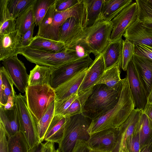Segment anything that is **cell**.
Segmentation results:
<instances>
[{
    "instance_id": "19",
    "label": "cell",
    "mask_w": 152,
    "mask_h": 152,
    "mask_svg": "<svg viewBox=\"0 0 152 152\" xmlns=\"http://www.w3.org/2000/svg\"><path fill=\"white\" fill-rule=\"evenodd\" d=\"M123 39L110 41L102 53L105 70L115 66H121Z\"/></svg>"
},
{
    "instance_id": "8",
    "label": "cell",
    "mask_w": 152,
    "mask_h": 152,
    "mask_svg": "<svg viewBox=\"0 0 152 152\" xmlns=\"http://www.w3.org/2000/svg\"><path fill=\"white\" fill-rule=\"evenodd\" d=\"M93 61L89 54L85 53L79 59L54 69L50 86L55 90L80 72L88 68Z\"/></svg>"
},
{
    "instance_id": "55",
    "label": "cell",
    "mask_w": 152,
    "mask_h": 152,
    "mask_svg": "<svg viewBox=\"0 0 152 152\" xmlns=\"http://www.w3.org/2000/svg\"><path fill=\"white\" fill-rule=\"evenodd\" d=\"M89 152H102L97 151H95V150H92L90 149V150H89Z\"/></svg>"
},
{
    "instance_id": "56",
    "label": "cell",
    "mask_w": 152,
    "mask_h": 152,
    "mask_svg": "<svg viewBox=\"0 0 152 152\" xmlns=\"http://www.w3.org/2000/svg\"><path fill=\"white\" fill-rule=\"evenodd\" d=\"M54 152H61L60 150H59L58 148L56 150L55 149H54Z\"/></svg>"
},
{
    "instance_id": "53",
    "label": "cell",
    "mask_w": 152,
    "mask_h": 152,
    "mask_svg": "<svg viewBox=\"0 0 152 152\" xmlns=\"http://www.w3.org/2000/svg\"><path fill=\"white\" fill-rule=\"evenodd\" d=\"M119 147L118 144L112 152H119Z\"/></svg>"
},
{
    "instance_id": "49",
    "label": "cell",
    "mask_w": 152,
    "mask_h": 152,
    "mask_svg": "<svg viewBox=\"0 0 152 152\" xmlns=\"http://www.w3.org/2000/svg\"><path fill=\"white\" fill-rule=\"evenodd\" d=\"M142 111L152 121V104L147 103Z\"/></svg>"
},
{
    "instance_id": "4",
    "label": "cell",
    "mask_w": 152,
    "mask_h": 152,
    "mask_svg": "<svg viewBox=\"0 0 152 152\" xmlns=\"http://www.w3.org/2000/svg\"><path fill=\"white\" fill-rule=\"evenodd\" d=\"M19 54L30 62L54 69L76 60L81 56L79 55L76 49L70 48H65L60 52L54 53L28 47H21Z\"/></svg>"
},
{
    "instance_id": "15",
    "label": "cell",
    "mask_w": 152,
    "mask_h": 152,
    "mask_svg": "<svg viewBox=\"0 0 152 152\" xmlns=\"http://www.w3.org/2000/svg\"><path fill=\"white\" fill-rule=\"evenodd\" d=\"M22 47L21 35L17 30L0 35V61L17 55Z\"/></svg>"
},
{
    "instance_id": "45",
    "label": "cell",
    "mask_w": 152,
    "mask_h": 152,
    "mask_svg": "<svg viewBox=\"0 0 152 152\" xmlns=\"http://www.w3.org/2000/svg\"><path fill=\"white\" fill-rule=\"evenodd\" d=\"M7 137L4 127L0 122V152H9Z\"/></svg>"
},
{
    "instance_id": "37",
    "label": "cell",
    "mask_w": 152,
    "mask_h": 152,
    "mask_svg": "<svg viewBox=\"0 0 152 152\" xmlns=\"http://www.w3.org/2000/svg\"><path fill=\"white\" fill-rule=\"evenodd\" d=\"M56 0H36L33 6L35 24L39 26Z\"/></svg>"
},
{
    "instance_id": "26",
    "label": "cell",
    "mask_w": 152,
    "mask_h": 152,
    "mask_svg": "<svg viewBox=\"0 0 152 152\" xmlns=\"http://www.w3.org/2000/svg\"><path fill=\"white\" fill-rule=\"evenodd\" d=\"M53 69L47 66L36 65L30 71L29 75L28 86L50 85Z\"/></svg>"
},
{
    "instance_id": "51",
    "label": "cell",
    "mask_w": 152,
    "mask_h": 152,
    "mask_svg": "<svg viewBox=\"0 0 152 152\" xmlns=\"http://www.w3.org/2000/svg\"><path fill=\"white\" fill-rule=\"evenodd\" d=\"M44 152H54L55 149L54 143L46 142Z\"/></svg>"
},
{
    "instance_id": "21",
    "label": "cell",
    "mask_w": 152,
    "mask_h": 152,
    "mask_svg": "<svg viewBox=\"0 0 152 152\" xmlns=\"http://www.w3.org/2000/svg\"><path fill=\"white\" fill-rule=\"evenodd\" d=\"M88 68L80 72L55 90L56 101L63 100L77 93L87 72Z\"/></svg>"
},
{
    "instance_id": "27",
    "label": "cell",
    "mask_w": 152,
    "mask_h": 152,
    "mask_svg": "<svg viewBox=\"0 0 152 152\" xmlns=\"http://www.w3.org/2000/svg\"><path fill=\"white\" fill-rule=\"evenodd\" d=\"M28 47L46 51L58 53L65 49V44L39 36L34 37Z\"/></svg>"
},
{
    "instance_id": "12",
    "label": "cell",
    "mask_w": 152,
    "mask_h": 152,
    "mask_svg": "<svg viewBox=\"0 0 152 152\" xmlns=\"http://www.w3.org/2000/svg\"><path fill=\"white\" fill-rule=\"evenodd\" d=\"M127 77L135 107L144 110L147 102V96L143 84L131 60L127 69Z\"/></svg>"
},
{
    "instance_id": "7",
    "label": "cell",
    "mask_w": 152,
    "mask_h": 152,
    "mask_svg": "<svg viewBox=\"0 0 152 152\" xmlns=\"http://www.w3.org/2000/svg\"><path fill=\"white\" fill-rule=\"evenodd\" d=\"M15 104L18 115L20 131L23 134L29 149L40 142L36 121L28 108L26 98L20 93L16 95Z\"/></svg>"
},
{
    "instance_id": "5",
    "label": "cell",
    "mask_w": 152,
    "mask_h": 152,
    "mask_svg": "<svg viewBox=\"0 0 152 152\" xmlns=\"http://www.w3.org/2000/svg\"><path fill=\"white\" fill-rule=\"evenodd\" d=\"M66 117L64 134L58 144L61 152H72L77 140L86 142L90 137L88 131L92 119L82 113Z\"/></svg>"
},
{
    "instance_id": "39",
    "label": "cell",
    "mask_w": 152,
    "mask_h": 152,
    "mask_svg": "<svg viewBox=\"0 0 152 152\" xmlns=\"http://www.w3.org/2000/svg\"><path fill=\"white\" fill-rule=\"evenodd\" d=\"M134 43L125 39L123 40L121 67L124 71L126 70L128 65L134 55Z\"/></svg>"
},
{
    "instance_id": "28",
    "label": "cell",
    "mask_w": 152,
    "mask_h": 152,
    "mask_svg": "<svg viewBox=\"0 0 152 152\" xmlns=\"http://www.w3.org/2000/svg\"><path fill=\"white\" fill-rule=\"evenodd\" d=\"M8 0H0V35L16 30V20L11 15L7 7Z\"/></svg>"
},
{
    "instance_id": "14",
    "label": "cell",
    "mask_w": 152,
    "mask_h": 152,
    "mask_svg": "<svg viewBox=\"0 0 152 152\" xmlns=\"http://www.w3.org/2000/svg\"><path fill=\"white\" fill-rule=\"evenodd\" d=\"M105 70L102 53L95 56L88 67L87 72L77 91L78 96L91 89L96 85Z\"/></svg>"
},
{
    "instance_id": "46",
    "label": "cell",
    "mask_w": 152,
    "mask_h": 152,
    "mask_svg": "<svg viewBox=\"0 0 152 152\" xmlns=\"http://www.w3.org/2000/svg\"><path fill=\"white\" fill-rule=\"evenodd\" d=\"M35 24H33L28 31L21 35L22 47H28L33 38V35Z\"/></svg>"
},
{
    "instance_id": "23",
    "label": "cell",
    "mask_w": 152,
    "mask_h": 152,
    "mask_svg": "<svg viewBox=\"0 0 152 152\" xmlns=\"http://www.w3.org/2000/svg\"><path fill=\"white\" fill-rule=\"evenodd\" d=\"M0 122L3 124L7 137L20 131L19 118L15 104L12 108L8 109L0 106Z\"/></svg>"
},
{
    "instance_id": "3",
    "label": "cell",
    "mask_w": 152,
    "mask_h": 152,
    "mask_svg": "<svg viewBox=\"0 0 152 152\" xmlns=\"http://www.w3.org/2000/svg\"><path fill=\"white\" fill-rule=\"evenodd\" d=\"M123 85L110 88L104 84L95 85L84 106L82 114L92 120L113 108L119 100Z\"/></svg>"
},
{
    "instance_id": "54",
    "label": "cell",
    "mask_w": 152,
    "mask_h": 152,
    "mask_svg": "<svg viewBox=\"0 0 152 152\" xmlns=\"http://www.w3.org/2000/svg\"><path fill=\"white\" fill-rule=\"evenodd\" d=\"M119 152H129V151L125 149H122L119 150Z\"/></svg>"
},
{
    "instance_id": "24",
    "label": "cell",
    "mask_w": 152,
    "mask_h": 152,
    "mask_svg": "<svg viewBox=\"0 0 152 152\" xmlns=\"http://www.w3.org/2000/svg\"><path fill=\"white\" fill-rule=\"evenodd\" d=\"M67 117L54 115L47 131L44 140L46 142L58 144L63 137Z\"/></svg>"
},
{
    "instance_id": "57",
    "label": "cell",
    "mask_w": 152,
    "mask_h": 152,
    "mask_svg": "<svg viewBox=\"0 0 152 152\" xmlns=\"http://www.w3.org/2000/svg\"><path fill=\"white\" fill-rule=\"evenodd\" d=\"M148 2L152 6V0H148Z\"/></svg>"
},
{
    "instance_id": "38",
    "label": "cell",
    "mask_w": 152,
    "mask_h": 152,
    "mask_svg": "<svg viewBox=\"0 0 152 152\" xmlns=\"http://www.w3.org/2000/svg\"><path fill=\"white\" fill-rule=\"evenodd\" d=\"M92 89V88L83 94L78 96L66 110L63 116L68 117L82 113L84 106Z\"/></svg>"
},
{
    "instance_id": "17",
    "label": "cell",
    "mask_w": 152,
    "mask_h": 152,
    "mask_svg": "<svg viewBox=\"0 0 152 152\" xmlns=\"http://www.w3.org/2000/svg\"><path fill=\"white\" fill-rule=\"evenodd\" d=\"M142 112L141 110L134 109L127 119L119 127V150L125 149L128 150V145L136 132L137 124Z\"/></svg>"
},
{
    "instance_id": "18",
    "label": "cell",
    "mask_w": 152,
    "mask_h": 152,
    "mask_svg": "<svg viewBox=\"0 0 152 152\" xmlns=\"http://www.w3.org/2000/svg\"><path fill=\"white\" fill-rule=\"evenodd\" d=\"M0 106L11 108L15 104L16 93L12 80L3 66L0 69Z\"/></svg>"
},
{
    "instance_id": "20",
    "label": "cell",
    "mask_w": 152,
    "mask_h": 152,
    "mask_svg": "<svg viewBox=\"0 0 152 152\" xmlns=\"http://www.w3.org/2000/svg\"><path fill=\"white\" fill-rule=\"evenodd\" d=\"M104 0H82L83 11L80 23L82 28L90 27L96 21L101 13Z\"/></svg>"
},
{
    "instance_id": "50",
    "label": "cell",
    "mask_w": 152,
    "mask_h": 152,
    "mask_svg": "<svg viewBox=\"0 0 152 152\" xmlns=\"http://www.w3.org/2000/svg\"><path fill=\"white\" fill-rule=\"evenodd\" d=\"M139 152H152V139L140 148Z\"/></svg>"
},
{
    "instance_id": "44",
    "label": "cell",
    "mask_w": 152,
    "mask_h": 152,
    "mask_svg": "<svg viewBox=\"0 0 152 152\" xmlns=\"http://www.w3.org/2000/svg\"><path fill=\"white\" fill-rule=\"evenodd\" d=\"M129 152H139L140 148L139 136L136 129V132L131 139L127 146Z\"/></svg>"
},
{
    "instance_id": "36",
    "label": "cell",
    "mask_w": 152,
    "mask_h": 152,
    "mask_svg": "<svg viewBox=\"0 0 152 152\" xmlns=\"http://www.w3.org/2000/svg\"><path fill=\"white\" fill-rule=\"evenodd\" d=\"M7 139L9 152H28V145L20 131Z\"/></svg>"
},
{
    "instance_id": "48",
    "label": "cell",
    "mask_w": 152,
    "mask_h": 152,
    "mask_svg": "<svg viewBox=\"0 0 152 152\" xmlns=\"http://www.w3.org/2000/svg\"><path fill=\"white\" fill-rule=\"evenodd\" d=\"M45 146V143H39L29 149L28 152H44Z\"/></svg>"
},
{
    "instance_id": "10",
    "label": "cell",
    "mask_w": 152,
    "mask_h": 152,
    "mask_svg": "<svg viewBox=\"0 0 152 152\" xmlns=\"http://www.w3.org/2000/svg\"><path fill=\"white\" fill-rule=\"evenodd\" d=\"M2 64L15 87L20 92L25 93L28 86L29 75L24 64L16 55L4 60Z\"/></svg>"
},
{
    "instance_id": "32",
    "label": "cell",
    "mask_w": 152,
    "mask_h": 152,
    "mask_svg": "<svg viewBox=\"0 0 152 152\" xmlns=\"http://www.w3.org/2000/svg\"><path fill=\"white\" fill-rule=\"evenodd\" d=\"M137 19L146 26L152 29V6L148 0H136Z\"/></svg>"
},
{
    "instance_id": "25",
    "label": "cell",
    "mask_w": 152,
    "mask_h": 152,
    "mask_svg": "<svg viewBox=\"0 0 152 152\" xmlns=\"http://www.w3.org/2000/svg\"><path fill=\"white\" fill-rule=\"evenodd\" d=\"M132 2V0H104L101 15L105 20L110 21L124 8Z\"/></svg>"
},
{
    "instance_id": "34",
    "label": "cell",
    "mask_w": 152,
    "mask_h": 152,
    "mask_svg": "<svg viewBox=\"0 0 152 152\" xmlns=\"http://www.w3.org/2000/svg\"><path fill=\"white\" fill-rule=\"evenodd\" d=\"M35 1L36 0H8L7 6L11 15L16 20L18 17L32 7Z\"/></svg>"
},
{
    "instance_id": "30",
    "label": "cell",
    "mask_w": 152,
    "mask_h": 152,
    "mask_svg": "<svg viewBox=\"0 0 152 152\" xmlns=\"http://www.w3.org/2000/svg\"><path fill=\"white\" fill-rule=\"evenodd\" d=\"M137 129L139 134L141 148L152 139V121L142 111Z\"/></svg>"
},
{
    "instance_id": "31",
    "label": "cell",
    "mask_w": 152,
    "mask_h": 152,
    "mask_svg": "<svg viewBox=\"0 0 152 152\" xmlns=\"http://www.w3.org/2000/svg\"><path fill=\"white\" fill-rule=\"evenodd\" d=\"M120 67L115 66L105 70L96 85L104 84L112 88L119 86L122 81L120 77Z\"/></svg>"
},
{
    "instance_id": "9",
    "label": "cell",
    "mask_w": 152,
    "mask_h": 152,
    "mask_svg": "<svg viewBox=\"0 0 152 152\" xmlns=\"http://www.w3.org/2000/svg\"><path fill=\"white\" fill-rule=\"evenodd\" d=\"M119 134V127L107 129L90 134L86 143L90 149L112 152L118 143Z\"/></svg>"
},
{
    "instance_id": "2",
    "label": "cell",
    "mask_w": 152,
    "mask_h": 152,
    "mask_svg": "<svg viewBox=\"0 0 152 152\" xmlns=\"http://www.w3.org/2000/svg\"><path fill=\"white\" fill-rule=\"evenodd\" d=\"M135 106L127 78L123 79L119 100L111 109L92 120L88 129L90 135L112 128L119 127L127 119Z\"/></svg>"
},
{
    "instance_id": "47",
    "label": "cell",
    "mask_w": 152,
    "mask_h": 152,
    "mask_svg": "<svg viewBox=\"0 0 152 152\" xmlns=\"http://www.w3.org/2000/svg\"><path fill=\"white\" fill-rule=\"evenodd\" d=\"M89 150L86 142L78 140L72 152H89Z\"/></svg>"
},
{
    "instance_id": "11",
    "label": "cell",
    "mask_w": 152,
    "mask_h": 152,
    "mask_svg": "<svg viewBox=\"0 0 152 152\" xmlns=\"http://www.w3.org/2000/svg\"><path fill=\"white\" fill-rule=\"evenodd\" d=\"M137 5L135 1L126 6L112 19L113 30L110 41L122 38L126 29L137 19Z\"/></svg>"
},
{
    "instance_id": "29",
    "label": "cell",
    "mask_w": 152,
    "mask_h": 152,
    "mask_svg": "<svg viewBox=\"0 0 152 152\" xmlns=\"http://www.w3.org/2000/svg\"><path fill=\"white\" fill-rule=\"evenodd\" d=\"M81 28L79 20L73 17L69 18L59 28L58 41L65 44Z\"/></svg>"
},
{
    "instance_id": "40",
    "label": "cell",
    "mask_w": 152,
    "mask_h": 152,
    "mask_svg": "<svg viewBox=\"0 0 152 152\" xmlns=\"http://www.w3.org/2000/svg\"><path fill=\"white\" fill-rule=\"evenodd\" d=\"M55 2L50 7L38 26L39 29L36 36L44 37L52 23L55 10Z\"/></svg>"
},
{
    "instance_id": "6",
    "label": "cell",
    "mask_w": 152,
    "mask_h": 152,
    "mask_svg": "<svg viewBox=\"0 0 152 152\" xmlns=\"http://www.w3.org/2000/svg\"><path fill=\"white\" fill-rule=\"evenodd\" d=\"M25 96L28 107L36 123L40 121L51 103L56 99L55 90L48 85L28 86Z\"/></svg>"
},
{
    "instance_id": "41",
    "label": "cell",
    "mask_w": 152,
    "mask_h": 152,
    "mask_svg": "<svg viewBox=\"0 0 152 152\" xmlns=\"http://www.w3.org/2000/svg\"><path fill=\"white\" fill-rule=\"evenodd\" d=\"M78 96L77 93L63 100L60 101L56 100L54 115H63L72 103Z\"/></svg>"
},
{
    "instance_id": "43",
    "label": "cell",
    "mask_w": 152,
    "mask_h": 152,
    "mask_svg": "<svg viewBox=\"0 0 152 152\" xmlns=\"http://www.w3.org/2000/svg\"><path fill=\"white\" fill-rule=\"evenodd\" d=\"M80 0H56L55 10L60 12L67 10L79 4Z\"/></svg>"
},
{
    "instance_id": "1",
    "label": "cell",
    "mask_w": 152,
    "mask_h": 152,
    "mask_svg": "<svg viewBox=\"0 0 152 152\" xmlns=\"http://www.w3.org/2000/svg\"><path fill=\"white\" fill-rule=\"evenodd\" d=\"M113 30L111 21L105 20L100 14L92 26L81 28L65 44V48L75 49L79 46L85 53H92L96 56L102 53L110 42Z\"/></svg>"
},
{
    "instance_id": "16",
    "label": "cell",
    "mask_w": 152,
    "mask_h": 152,
    "mask_svg": "<svg viewBox=\"0 0 152 152\" xmlns=\"http://www.w3.org/2000/svg\"><path fill=\"white\" fill-rule=\"evenodd\" d=\"M123 36L134 43L152 47V29L145 26L137 18L126 29Z\"/></svg>"
},
{
    "instance_id": "13",
    "label": "cell",
    "mask_w": 152,
    "mask_h": 152,
    "mask_svg": "<svg viewBox=\"0 0 152 152\" xmlns=\"http://www.w3.org/2000/svg\"><path fill=\"white\" fill-rule=\"evenodd\" d=\"M83 11L82 0L79 4L67 10L60 12L55 10L52 23L44 38L58 41L60 26L66 19L72 17H75L80 22Z\"/></svg>"
},
{
    "instance_id": "33",
    "label": "cell",
    "mask_w": 152,
    "mask_h": 152,
    "mask_svg": "<svg viewBox=\"0 0 152 152\" xmlns=\"http://www.w3.org/2000/svg\"><path fill=\"white\" fill-rule=\"evenodd\" d=\"M56 100L52 102L40 121L36 123L37 130L40 142L44 140L45 135L54 115Z\"/></svg>"
},
{
    "instance_id": "35",
    "label": "cell",
    "mask_w": 152,
    "mask_h": 152,
    "mask_svg": "<svg viewBox=\"0 0 152 152\" xmlns=\"http://www.w3.org/2000/svg\"><path fill=\"white\" fill-rule=\"evenodd\" d=\"M33 6L16 19V29L21 35L24 34L35 24Z\"/></svg>"
},
{
    "instance_id": "42",
    "label": "cell",
    "mask_w": 152,
    "mask_h": 152,
    "mask_svg": "<svg viewBox=\"0 0 152 152\" xmlns=\"http://www.w3.org/2000/svg\"><path fill=\"white\" fill-rule=\"evenodd\" d=\"M134 43V54L152 61V47L138 43Z\"/></svg>"
},
{
    "instance_id": "22",
    "label": "cell",
    "mask_w": 152,
    "mask_h": 152,
    "mask_svg": "<svg viewBox=\"0 0 152 152\" xmlns=\"http://www.w3.org/2000/svg\"><path fill=\"white\" fill-rule=\"evenodd\" d=\"M148 96L152 86V61L134 54L132 59Z\"/></svg>"
},
{
    "instance_id": "52",
    "label": "cell",
    "mask_w": 152,
    "mask_h": 152,
    "mask_svg": "<svg viewBox=\"0 0 152 152\" xmlns=\"http://www.w3.org/2000/svg\"><path fill=\"white\" fill-rule=\"evenodd\" d=\"M152 104V86L147 97V102Z\"/></svg>"
}]
</instances>
